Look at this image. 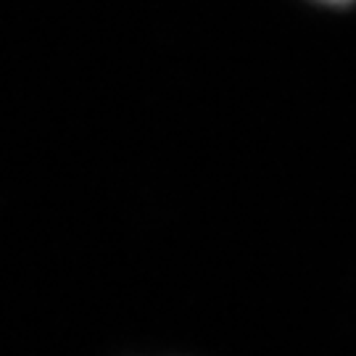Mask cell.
<instances>
[{
    "mask_svg": "<svg viewBox=\"0 0 356 356\" xmlns=\"http://www.w3.org/2000/svg\"><path fill=\"white\" fill-rule=\"evenodd\" d=\"M319 3H325V6H351L354 0H319Z\"/></svg>",
    "mask_w": 356,
    "mask_h": 356,
    "instance_id": "6da1fadb",
    "label": "cell"
}]
</instances>
